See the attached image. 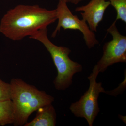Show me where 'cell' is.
I'll use <instances>...</instances> for the list:
<instances>
[{"label": "cell", "instance_id": "obj_1", "mask_svg": "<svg viewBox=\"0 0 126 126\" xmlns=\"http://www.w3.org/2000/svg\"><path fill=\"white\" fill-rule=\"evenodd\" d=\"M56 20V10H49L38 5H20L10 10L2 17L0 32L12 40H20L47 28Z\"/></svg>", "mask_w": 126, "mask_h": 126}, {"label": "cell", "instance_id": "obj_2", "mask_svg": "<svg viewBox=\"0 0 126 126\" xmlns=\"http://www.w3.org/2000/svg\"><path fill=\"white\" fill-rule=\"evenodd\" d=\"M10 84L11 99L15 113L14 126H24L33 112L54 101V98L51 95L45 91L39 90L21 79H13Z\"/></svg>", "mask_w": 126, "mask_h": 126}, {"label": "cell", "instance_id": "obj_3", "mask_svg": "<svg viewBox=\"0 0 126 126\" xmlns=\"http://www.w3.org/2000/svg\"><path fill=\"white\" fill-rule=\"evenodd\" d=\"M47 33V28H44L34 33L29 38L40 41L49 52L58 72L53 82L55 87L57 90H64L72 85L74 75L82 72V66L70 58L72 51L69 48L53 44L48 38Z\"/></svg>", "mask_w": 126, "mask_h": 126}, {"label": "cell", "instance_id": "obj_4", "mask_svg": "<svg viewBox=\"0 0 126 126\" xmlns=\"http://www.w3.org/2000/svg\"><path fill=\"white\" fill-rule=\"evenodd\" d=\"M93 68L92 73L88 77L90 82L88 89L78 101L72 103L69 109L71 112L77 117L86 119L89 126H92L94 120L100 112L98 98L101 93L105 92L101 82H97L99 74Z\"/></svg>", "mask_w": 126, "mask_h": 126}, {"label": "cell", "instance_id": "obj_5", "mask_svg": "<svg viewBox=\"0 0 126 126\" xmlns=\"http://www.w3.org/2000/svg\"><path fill=\"white\" fill-rule=\"evenodd\" d=\"M56 11L58 24L52 34V38L56 37L57 33L62 28L64 30H79L83 35L85 44L89 49L92 48L99 44L94 32L92 31L87 22L78 16L74 15L63 0H59Z\"/></svg>", "mask_w": 126, "mask_h": 126}, {"label": "cell", "instance_id": "obj_6", "mask_svg": "<svg viewBox=\"0 0 126 126\" xmlns=\"http://www.w3.org/2000/svg\"><path fill=\"white\" fill-rule=\"evenodd\" d=\"M116 22L115 20L107 29L112 40L104 45L102 56L94 68L99 73L105 72L109 67L116 63H126V36L120 33Z\"/></svg>", "mask_w": 126, "mask_h": 126}, {"label": "cell", "instance_id": "obj_7", "mask_svg": "<svg viewBox=\"0 0 126 126\" xmlns=\"http://www.w3.org/2000/svg\"><path fill=\"white\" fill-rule=\"evenodd\" d=\"M110 5L106 0H91L85 5L76 7L75 11L80 12L82 19L87 22L90 29L96 32L99 23L103 20L106 10Z\"/></svg>", "mask_w": 126, "mask_h": 126}, {"label": "cell", "instance_id": "obj_8", "mask_svg": "<svg viewBox=\"0 0 126 126\" xmlns=\"http://www.w3.org/2000/svg\"><path fill=\"white\" fill-rule=\"evenodd\" d=\"M36 117L32 121L27 122L24 126H55L56 115L55 109L51 104L41 107L37 110Z\"/></svg>", "mask_w": 126, "mask_h": 126}, {"label": "cell", "instance_id": "obj_9", "mask_svg": "<svg viewBox=\"0 0 126 126\" xmlns=\"http://www.w3.org/2000/svg\"><path fill=\"white\" fill-rule=\"evenodd\" d=\"M15 113L11 99L0 101V126L13 124Z\"/></svg>", "mask_w": 126, "mask_h": 126}, {"label": "cell", "instance_id": "obj_10", "mask_svg": "<svg viewBox=\"0 0 126 126\" xmlns=\"http://www.w3.org/2000/svg\"><path fill=\"white\" fill-rule=\"evenodd\" d=\"M117 12L115 20H120L126 23V0H108Z\"/></svg>", "mask_w": 126, "mask_h": 126}, {"label": "cell", "instance_id": "obj_11", "mask_svg": "<svg viewBox=\"0 0 126 126\" xmlns=\"http://www.w3.org/2000/svg\"><path fill=\"white\" fill-rule=\"evenodd\" d=\"M10 84L5 82L0 79V101L11 99Z\"/></svg>", "mask_w": 126, "mask_h": 126}, {"label": "cell", "instance_id": "obj_12", "mask_svg": "<svg viewBox=\"0 0 126 126\" xmlns=\"http://www.w3.org/2000/svg\"><path fill=\"white\" fill-rule=\"evenodd\" d=\"M126 87V73L125 74V78L124 81L120 84L118 87L117 88L114 90L111 91H105L104 93H106L107 94L113 95V96H116L118 94H119L120 93V90H121L123 91L125 90Z\"/></svg>", "mask_w": 126, "mask_h": 126}, {"label": "cell", "instance_id": "obj_13", "mask_svg": "<svg viewBox=\"0 0 126 126\" xmlns=\"http://www.w3.org/2000/svg\"><path fill=\"white\" fill-rule=\"evenodd\" d=\"M66 3H70L74 5H77L83 0H63Z\"/></svg>", "mask_w": 126, "mask_h": 126}]
</instances>
